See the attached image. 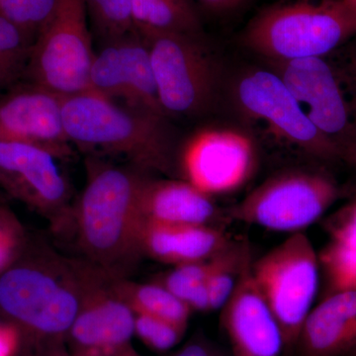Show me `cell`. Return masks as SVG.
Masks as SVG:
<instances>
[{
    "mask_svg": "<svg viewBox=\"0 0 356 356\" xmlns=\"http://www.w3.org/2000/svg\"><path fill=\"white\" fill-rule=\"evenodd\" d=\"M47 356H89L86 355H81V353H74V351H67L63 348L62 343L56 344V346H50L48 348Z\"/></svg>",
    "mask_w": 356,
    "mask_h": 356,
    "instance_id": "d6a6232c",
    "label": "cell"
},
{
    "mask_svg": "<svg viewBox=\"0 0 356 356\" xmlns=\"http://www.w3.org/2000/svg\"><path fill=\"white\" fill-rule=\"evenodd\" d=\"M343 356H356V348H353V350H351L350 353H346V355H344Z\"/></svg>",
    "mask_w": 356,
    "mask_h": 356,
    "instance_id": "d590c367",
    "label": "cell"
},
{
    "mask_svg": "<svg viewBox=\"0 0 356 356\" xmlns=\"http://www.w3.org/2000/svg\"><path fill=\"white\" fill-rule=\"evenodd\" d=\"M113 285L134 313L163 318L184 329L188 325L192 311L161 283H136L114 278Z\"/></svg>",
    "mask_w": 356,
    "mask_h": 356,
    "instance_id": "7402d4cb",
    "label": "cell"
},
{
    "mask_svg": "<svg viewBox=\"0 0 356 356\" xmlns=\"http://www.w3.org/2000/svg\"><path fill=\"white\" fill-rule=\"evenodd\" d=\"M56 3L57 0H0V16L35 41Z\"/></svg>",
    "mask_w": 356,
    "mask_h": 356,
    "instance_id": "4316f807",
    "label": "cell"
},
{
    "mask_svg": "<svg viewBox=\"0 0 356 356\" xmlns=\"http://www.w3.org/2000/svg\"><path fill=\"white\" fill-rule=\"evenodd\" d=\"M238 108L250 120L261 122L286 146L324 159L344 154L312 123L305 111L274 70H257L241 77L235 89Z\"/></svg>",
    "mask_w": 356,
    "mask_h": 356,
    "instance_id": "30bf717a",
    "label": "cell"
},
{
    "mask_svg": "<svg viewBox=\"0 0 356 356\" xmlns=\"http://www.w3.org/2000/svg\"><path fill=\"white\" fill-rule=\"evenodd\" d=\"M172 356H225L220 348L205 337H196Z\"/></svg>",
    "mask_w": 356,
    "mask_h": 356,
    "instance_id": "4dcf8cb0",
    "label": "cell"
},
{
    "mask_svg": "<svg viewBox=\"0 0 356 356\" xmlns=\"http://www.w3.org/2000/svg\"><path fill=\"white\" fill-rule=\"evenodd\" d=\"M93 31L102 44L135 31L132 0H83Z\"/></svg>",
    "mask_w": 356,
    "mask_h": 356,
    "instance_id": "484cf974",
    "label": "cell"
},
{
    "mask_svg": "<svg viewBox=\"0 0 356 356\" xmlns=\"http://www.w3.org/2000/svg\"><path fill=\"white\" fill-rule=\"evenodd\" d=\"M83 297L67 339L74 353L89 356H120L135 334V313L113 285L114 278L81 262Z\"/></svg>",
    "mask_w": 356,
    "mask_h": 356,
    "instance_id": "8fae6325",
    "label": "cell"
},
{
    "mask_svg": "<svg viewBox=\"0 0 356 356\" xmlns=\"http://www.w3.org/2000/svg\"><path fill=\"white\" fill-rule=\"evenodd\" d=\"M34 41L17 26L0 16V90L25 79Z\"/></svg>",
    "mask_w": 356,
    "mask_h": 356,
    "instance_id": "d4e9b609",
    "label": "cell"
},
{
    "mask_svg": "<svg viewBox=\"0 0 356 356\" xmlns=\"http://www.w3.org/2000/svg\"><path fill=\"white\" fill-rule=\"evenodd\" d=\"M89 91L133 108L166 116L154 77L147 40L137 30L95 51Z\"/></svg>",
    "mask_w": 356,
    "mask_h": 356,
    "instance_id": "4fadbf2b",
    "label": "cell"
},
{
    "mask_svg": "<svg viewBox=\"0 0 356 356\" xmlns=\"http://www.w3.org/2000/svg\"><path fill=\"white\" fill-rule=\"evenodd\" d=\"M22 341V334L15 325L0 321V356H17Z\"/></svg>",
    "mask_w": 356,
    "mask_h": 356,
    "instance_id": "f546056e",
    "label": "cell"
},
{
    "mask_svg": "<svg viewBox=\"0 0 356 356\" xmlns=\"http://www.w3.org/2000/svg\"><path fill=\"white\" fill-rule=\"evenodd\" d=\"M327 232L329 241L318 259L327 294L356 289V199L327 221Z\"/></svg>",
    "mask_w": 356,
    "mask_h": 356,
    "instance_id": "ffe728a7",
    "label": "cell"
},
{
    "mask_svg": "<svg viewBox=\"0 0 356 356\" xmlns=\"http://www.w3.org/2000/svg\"><path fill=\"white\" fill-rule=\"evenodd\" d=\"M185 181L212 197L241 188L254 173L257 152L248 136L231 129H205L180 154Z\"/></svg>",
    "mask_w": 356,
    "mask_h": 356,
    "instance_id": "5bb4252c",
    "label": "cell"
},
{
    "mask_svg": "<svg viewBox=\"0 0 356 356\" xmlns=\"http://www.w3.org/2000/svg\"><path fill=\"white\" fill-rule=\"evenodd\" d=\"M250 259L248 245L233 241L211 259V270L207 280L211 311L221 310L226 304Z\"/></svg>",
    "mask_w": 356,
    "mask_h": 356,
    "instance_id": "603a6c76",
    "label": "cell"
},
{
    "mask_svg": "<svg viewBox=\"0 0 356 356\" xmlns=\"http://www.w3.org/2000/svg\"><path fill=\"white\" fill-rule=\"evenodd\" d=\"M64 97L28 83H18L0 96V140L26 143L70 159L72 145L63 120Z\"/></svg>",
    "mask_w": 356,
    "mask_h": 356,
    "instance_id": "9a60e30c",
    "label": "cell"
},
{
    "mask_svg": "<svg viewBox=\"0 0 356 356\" xmlns=\"http://www.w3.org/2000/svg\"><path fill=\"white\" fill-rule=\"evenodd\" d=\"M120 356H140L138 355L137 353H136L135 350H133L132 348H129L128 350H126L125 353H122Z\"/></svg>",
    "mask_w": 356,
    "mask_h": 356,
    "instance_id": "e575fe53",
    "label": "cell"
},
{
    "mask_svg": "<svg viewBox=\"0 0 356 356\" xmlns=\"http://www.w3.org/2000/svg\"><path fill=\"white\" fill-rule=\"evenodd\" d=\"M298 344L303 356H343L356 348V289L325 295L313 307Z\"/></svg>",
    "mask_w": 356,
    "mask_h": 356,
    "instance_id": "ac0fdd59",
    "label": "cell"
},
{
    "mask_svg": "<svg viewBox=\"0 0 356 356\" xmlns=\"http://www.w3.org/2000/svg\"><path fill=\"white\" fill-rule=\"evenodd\" d=\"M344 6L356 14V0H343Z\"/></svg>",
    "mask_w": 356,
    "mask_h": 356,
    "instance_id": "836d02e7",
    "label": "cell"
},
{
    "mask_svg": "<svg viewBox=\"0 0 356 356\" xmlns=\"http://www.w3.org/2000/svg\"><path fill=\"white\" fill-rule=\"evenodd\" d=\"M252 259L221 309L222 329L236 356H281L284 339L275 316L252 277Z\"/></svg>",
    "mask_w": 356,
    "mask_h": 356,
    "instance_id": "2e32d148",
    "label": "cell"
},
{
    "mask_svg": "<svg viewBox=\"0 0 356 356\" xmlns=\"http://www.w3.org/2000/svg\"><path fill=\"white\" fill-rule=\"evenodd\" d=\"M203 6L213 11H225L236 8L245 0H198Z\"/></svg>",
    "mask_w": 356,
    "mask_h": 356,
    "instance_id": "1f68e13d",
    "label": "cell"
},
{
    "mask_svg": "<svg viewBox=\"0 0 356 356\" xmlns=\"http://www.w3.org/2000/svg\"><path fill=\"white\" fill-rule=\"evenodd\" d=\"M211 270V259L173 267L159 283L189 307L191 311H211L207 280Z\"/></svg>",
    "mask_w": 356,
    "mask_h": 356,
    "instance_id": "cb8c5ba5",
    "label": "cell"
},
{
    "mask_svg": "<svg viewBox=\"0 0 356 356\" xmlns=\"http://www.w3.org/2000/svg\"><path fill=\"white\" fill-rule=\"evenodd\" d=\"M320 270L318 254L304 232L291 234L252 262V277L280 325L286 348L298 344L318 294Z\"/></svg>",
    "mask_w": 356,
    "mask_h": 356,
    "instance_id": "52a82bcc",
    "label": "cell"
},
{
    "mask_svg": "<svg viewBox=\"0 0 356 356\" xmlns=\"http://www.w3.org/2000/svg\"><path fill=\"white\" fill-rule=\"evenodd\" d=\"M149 173L92 161L72 209L77 240L88 262L110 277L125 278L140 255L139 198Z\"/></svg>",
    "mask_w": 356,
    "mask_h": 356,
    "instance_id": "6da1fadb",
    "label": "cell"
},
{
    "mask_svg": "<svg viewBox=\"0 0 356 356\" xmlns=\"http://www.w3.org/2000/svg\"><path fill=\"white\" fill-rule=\"evenodd\" d=\"M95 57L83 0H57L33 44L25 81L63 97L86 92Z\"/></svg>",
    "mask_w": 356,
    "mask_h": 356,
    "instance_id": "8992f818",
    "label": "cell"
},
{
    "mask_svg": "<svg viewBox=\"0 0 356 356\" xmlns=\"http://www.w3.org/2000/svg\"><path fill=\"white\" fill-rule=\"evenodd\" d=\"M271 65L312 123L341 153H350L356 142V55L337 49Z\"/></svg>",
    "mask_w": 356,
    "mask_h": 356,
    "instance_id": "5b68a950",
    "label": "cell"
},
{
    "mask_svg": "<svg viewBox=\"0 0 356 356\" xmlns=\"http://www.w3.org/2000/svg\"><path fill=\"white\" fill-rule=\"evenodd\" d=\"M27 248L22 222L10 208L0 205V276L24 254Z\"/></svg>",
    "mask_w": 356,
    "mask_h": 356,
    "instance_id": "83f0119b",
    "label": "cell"
},
{
    "mask_svg": "<svg viewBox=\"0 0 356 356\" xmlns=\"http://www.w3.org/2000/svg\"><path fill=\"white\" fill-rule=\"evenodd\" d=\"M339 197L331 177L310 170H289L268 178L229 208L233 221L278 233H302Z\"/></svg>",
    "mask_w": 356,
    "mask_h": 356,
    "instance_id": "ba28073f",
    "label": "cell"
},
{
    "mask_svg": "<svg viewBox=\"0 0 356 356\" xmlns=\"http://www.w3.org/2000/svg\"><path fill=\"white\" fill-rule=\"evenodd\" d=\"M144 38L166 116H195L209 109L216 92L217 69L200 35L163 33Z\"/></svg>",
    "mask_w": 356,
    "mask_h": 356,
    "instance_id": "9c48e42d",
    "label": "cell"
},
{
    "mask_svg": "<svg viewBox=\"0 0 356 356\" xmlns=\"http://www.w3.org/2000/svg\"><path fill=\"white\" fill-rule=\"evenodd\" d=\"M186 329L153 316L135 314V334L156 351L172 350L181 341Z\"/></svg>",
    "mask_w": 356,
    "mask_h": 356,
    "instance_id": "f1b7e54d",
    "label": "cell"
},
{
    "mask_svg": "<svg viewBox=\"0 0 356 356\" xmlns=\"http://www.w3.org/2000/svg\"><path fill=\"white\" fill-rule=\"evenodd\" d=\"M63 120L70 144L84 152L125 159L147 173L175 168V139L163 115L86 91L64 97Z\"/></svg>",
    "mask_w": 356,
    "mask_h": 356,
    "instance_id": "7a4b0ae2",
    "label": "cell"
},
{
    "mask_svg": "<svg viewBox=\"0 0 356 356\" xmlns=\"http://www.w3.org/2000/svg\"><path fill=\"white\" fill-rule=\"evenodd\" d=\"M58 161L55 154L34 145L0 140V186L56 228H64L72 221L74 206Z\"/></svg>",
    "mask_w": 356,
    "mask_h": 356,
    "instance_id": "7c38bea8",
    "label": "cell"
},
{
    "mask_svg": "<svg viewBox=\"0 0 356 356\" xmlns=\"http://www.w3.org/2000/svg\"><path fill=\"white\" fill-rule=\"evenodd\" d=\"M132 13L135 29L143 37L202 32L200 18L191 0H132Z\"/></svg>",
    "mask_w": 356,
    "mask_h": 356,
    "instance_id": "44dd1931",
    "label": "cell"
},
{
    "mask_svg": "<svg viewBox=\"0 0 356 356\" xmlns=\"http://www.w3.org/2000/svg\"><path fill=\"white\" fill-rule=\"evenodd\" d=\"M83 297L81 262L29 248L0 276V316L23 339L48 344L67 339Z\"/></svg>",
    "mask_w": 356,
    "mask_h": 356,
    "instance_id": "3957f363",
    "label": "cell"
},
{
    "mask_svg": "<svg viewBox=\"0 0 356 356\" xmlns=\"http://www.w3.org/2000/svg\"><path fill=\"white\" fill-rule=\"evenodd\" d=\"M140 220L178 225H213L220 217L212 197L185 180L147 175L140 189Z\"/></svg>",
    "mask_w": 356,
    "mask_h": 356,
    "instance_id": "d6986e66",
    "label": "cell"
},
{
    "mask_svg": "<svg viewBox=\"0 0 356 356\" xmlns=\"http://www.w3.org/2000/svg\"><path fill=\"white\" fill-rule=\"evenodd\" d=\"M356 35V14L343 0H280L250 21L245 46L270 63L321 57Z\"/></svg>",
    "mask_w": 356,
    "mask_h": 356,
    "instance_id": "277c9868",
    "label": "cell"
},
{
    "mask_svg": "<svg viewBox=\"0 0 356 356\" xmlns=\"http://www.w3.org/2000/svg\"><path fill=\"white\" fill-rule=\"evenodd\" d=\"M232 242L212 225L165 224L140 220V255L173 266L208 261Z\"/></svg>",
    "mask_w": 356,
    "mask_h": 356,
    "instance_id": "e0dca14e",
    "label": "cell"
}]
</instances>
